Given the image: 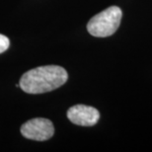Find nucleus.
Here are the masks:
<instances>
[{
  "mask_svg": "<svg viewBox=\"0 0 152 152\" xmlns=\"http://www.w3.org/2000/svg\"><path fill=\"white\" fill-rule=\"evenodd\" d=\"M67 79V72L61 66H39L22 75L19 87L28 94H42L59 88Z\"/></svg>",
  "mask_w": 152,
  "mask_h": 152,
  "instance_id": "obj_1",
  "label": "nucleus"
},
{
  "mask_svg": "<svg viewBox=\"0 0 152 152\" xmlns=\"http://www.w3.org/2000/svg\"><path fill=\"white\" fill-rule=\"evenodd\" d=\"M123 12L118 6H111L95 15L87 24V30L94 37L106 38L115 34L120 27Z\"/></svg>",
  "mask_w": 152,
  "mask_h": 152,
  "instance_id": "obj_2",
  "label": "nucleus"
},
{
  "mask_svg": "<svg viewBox=\"0 0 152 152\" xmlns=\"http://www.w3.org/2000/svg\"><path fill=\"white\" fill-rule=\"evenodd\" d=\"M24 137L37 141H45L53 137L54 127L53 123L45 118H36L28 121L21 126Z\"/></svg>",
  "mask_w": 152,
  "mask_h": 152,
  "instance_id": "obj_3",
  "label": "nucleus"
},
{
  "mask_svg": "<svg viewBox=\"0 0 152 152\" xmlns=\"http://www.w3.org/2000/svg\"><path fill=\"white\" fill-rule=\"evenodd\" d=\"M67 118L72 124L81 126H92L98 123L100 113L97 109L86 105H75L69 108Z\"/></svg>",
  "mask_w": 152,
  "mask_h": 152,
  "instance_id": "obj_4",
  "label": "nucleus"
},
{
  "mask_svg": "<svg viewBox=\"0 0 152 152\" xmlns=\"http://www.w3.org/2000/svg\"><path fill=\"white\" fill-rule=\"evenodd\" d=\"M9 45H10V41L6 36L0 34V53H4L5 50H8Z\"/></svg>",
  "mask_w": 152,
  "mask_h": 152,
  "instance_id": "obj_5",
  "label": "nucleus"
}]
</instances>
